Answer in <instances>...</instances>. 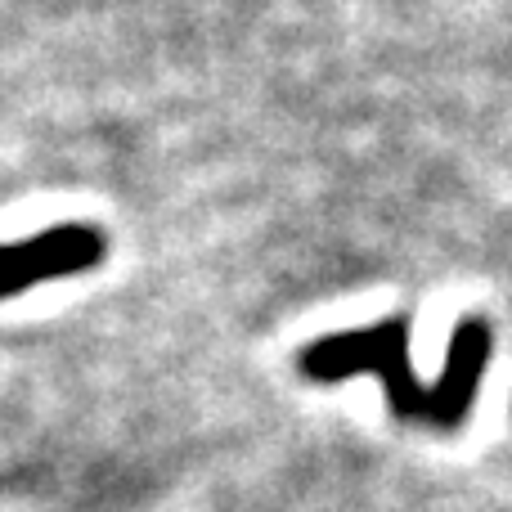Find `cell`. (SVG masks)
Instances as JSON below:
<instances>
[{
    "label": "cell",
    "mask_w": 512,
    "mask_h": 512,
    "mask_svg": "<svg viewBox=\"0 0 512 512\" xmlns=\"http://www.w3.org/2000/svg\"><path fill=\"white\" fill-rule=\"evenodd\" d=\"M490 346H495V333L486 319H463L450 337L441 378L418 382L414 364H409V315H387L369 328H346V333L306 342L297 355V369L310 382H346L355 373H373L382 382L387 409L400 423L459 432L468 427V414L481 396Z\"/></svg>",
    "instance_id": "1"
},
{
    "label": "cell",
    "mask_w": 512,
    "mask_h": 512,
    "mask_svg": "<svg viewBox=\"0 0 512 512\" xmlns=\"http://www.w3.org/2000/svg\"><path fill=\"white\" fill-rule=\"evenodd\" d=\"M104 256L108 239L95 225H54L36 239L5 243L0 248V297H14L50 279H68V274H86Z\"/></svg>",
    "instance_id": "2"
}]
</instances>
